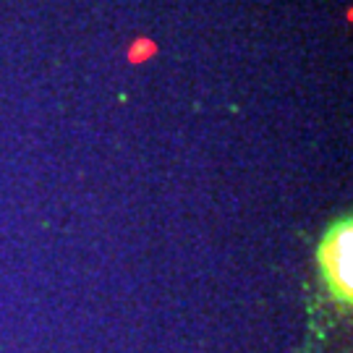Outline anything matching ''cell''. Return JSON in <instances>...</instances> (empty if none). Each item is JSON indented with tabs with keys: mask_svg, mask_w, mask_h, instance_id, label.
<instances>
[{
	"mask_svg": "<svg viewBox=\"0 0 353 353\" xmlns=\"http://www.w3.org/2000/svg\"><path fill=\"white\" fill-rule=\"evenodd\" d=\"M351 252H353V228L351 220H338L319 241V267L330 293L341 303H351Z\"/></svg>",
	"mask_w": 353,
	"mask_h": 353,
	"instance_id": "cell-1",
	"label": "cell"
}]
</instances>
